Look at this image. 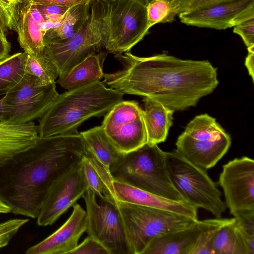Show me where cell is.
<instances>
[{
    "label": "cell",
    "mask_w": 254,
    "mask_h": 254,
    "mask_svg": "<svg viewBox=\"0 0 254 254\" xmlns=\"http://www.w3.org/2000/svg\"><path fill=\"white\" fill-rule=\"evenodd\" d=\"M124 68L104 73L103 83L124 94L154 99L176 111L196 105L217 86V68L208 61L181 60L166 54L139 57L115 55Z\"/></svg>",
    "instance_id": "6da1fadb"
},
{
    "label": "cell",
    "mask_w": 254,
    "mask_h": 254,
    "mask_svg": "<svg viewBox=\"0 0 254 254\" xmlns=\"http://www.w3.org/2000/svg\"><path fill=\"white\" fill-rule=\"evenodd\" d=\"M85 153L79 133L38 136L34 145L0 164V199L11 213L37 218L51 188Z\"/></svg>",
    "instance_id": "7a4b0ae2"
},
{
    "label": "cell",
    "mask_w": 254,
    "mask_h": 254,
    "mask_svg": "<svg viewBox=\"0 0 254 254\" xmlns=\"http://www.w3.org/2000/svg\"><path fill=\"white\" fill-rule=\"evenodd\" d=\"M124 95L100 81L59 94L39 119L38 135L78 133L77 128L84 122L105 116L123 100Z\"/></svg>",
    "instance_id": "3957f363"
},
{
    "label": "cell",
    "mask_w": 254,
    "mask_h": 254,
    "mask_svg": "<svg viewBox=\"0 0 254 254\" xmlns=\"http://www.w3.org/2000/svg\"><path fill=\"white\" fill-rule=\"evenodd\" d=\"M147 4L143 0H94L90 3V13L107 52L129 51L143 39L149 29Z\"/></svg>",
    "instance_id": "277c9868"
},
{
    "label": "cell",
    "mask_w": 254,
    "mask_h": 254,
    "mask_svg": "<svg viewBox=\"0 0 254 254\" xmlns=\"http://www.w3.org/2000/svg\"><path fill=\"white\" fill-rule=\"evenodd\" d=\"M110 172L115 181L169 199L187 202L174 186L167 167L166 152L157 144L146 143L122 154L110 167Z\"/></svg>",
    "instance_id": "5b68a950"
},
{
    "label": "cell",
    "mask_w": 254,
    "mask_h": 254,
    "mask_svg": "<svg viewBox=\"0 0 254 254\" xmlns=\"http://www.w3.org/2000/svg\"><path fill=\"white\" fill-rule=\"evenodd\" d=\"M132 254H143L154 239L190 227L198 219L173 211L116 200Z\"/></svg>",
    "instance_id": "8992f818"
},
{
    "label": "cell",
    "mask_w": 254,
    "mask_h": 254,
    "mask_svg": "<svg viewBox=\"0 0 254 254\" xmlns=\"http://www.w3.org/2000/svg\"><path fill=\"white\" fill-rule=\"evenodd\" d=\"M230 135L216 119L206 114L196 116L178 136L175 150L194 165L207 170L227 152Z\"/></svg>",
    "instance_id": "52a82bcc"
},
{
    "label": "cell",
    "mask_w": 254,
    "mask_h": 254,
    "mask_svg": "<svg viewBox=\"0 0 254 254\" xmlns=\"http://www.w3.org/2000/svg\"><path fill=\"white\" fill-rule=\"evenodd\" d=\"M167 167L175 188L187 202L222 217L227 207L222 193L206 170L182 156L175 150L166 152Z\"/></svg>",
    "instance_id": "ba28073f"
},
{
    "label": "cell",
    "mask_w": 254,
    "mask_h": 254,
    "mask_svg": "<svg viewBox=\"0 0 254 254\" xmlns=\"http://www.w3.org/2000/svg\"><path fill=\"white\" fill-rule=\"evenodd\" d=\"M86 204L89 236L99 242L110 254H132L115 201L101 199L87 188L82 197Z\"/></svg>",
    "instance_id": "9c48e42d"
},
{
    "label": "cell",
    "mask_w": 254,
    "mask_h": 254,
    "mask_svg": "<svg viewBox=\"0 0 254 254\" xmlns=\"http://www.w3.org/2000/svg\"><path fill=\"white\" fill-rule=\"evenodd\" d=\"M104 117L101 126L121 153L134 151L147 143L142 109L137 102L122 100Z\"/></svg>",
    "instance_id": "30bf717a"
},
{
    "label": "cell",
    "mask_w": 254,
    "mask_h": 254,
    "mask_svg": "<svg viewBox=\"0 0 254 254\" xmlns=\"http://www.w3.org/2000/svg\"><path fill=\"white\" fill-rule=\"evenodd\" d=\"M59 93L56 83L36 86L28 73L15 86L4 95L10 107V113L4 123L22 124L40 119L50 107Z\"/></svg>",
    "instance_id": "8fae6325"
},
{
    "label": "cell",
    "mask_w": 254,
    "mask_h": 254,
    "mask_svg": "<svg viewBox=\"0 0 254 254\" xmlns=\"http://www.w3.org/2000/svg\"><path fill=\"white\" fill-rule=\"evenodd\" d=\"M218 184L223 190L225 203L234 216L254 211V161L244 156L222 166Z\"/></svg>",
    "instance_id": "7c38bea8"
},
{
    "label": "cell",
    "mask_w": 254,
    "mask_h": 254,
    "mask_svg": "<svg viewBox=\"0 0 254 254\" xmlns=\"http://www.w3.org/2000/svg\"><path fill=\"white\" fill-rule=\"evenodd\" d=\"M102 39L97 21L90 16L81 29L68 40L46 44L45 56L57 68L61 77L89 54L100 52Z\"/></svg>",
    "instance_id": "4fadbf2b"
},
{
    "label": "cell",
    "mask_w": 254,
    "mask_h": 254,
    "mask_svg": "<svg viewBox=\"0 0 254 254\" xmlns=\"http://www.w3.org/2000/svg\"><path fill=\"white\" fill-rule=\"evenodd\" d=\"M87 189L80 162L51 188L37 218V224L40 226L52 225L82 197Z\"/></svg>",
    "instance_id": "5bb4252c"
},
{
    "label": "cell",
    "mask_w": 254,
    "mask_h": 254,
    "mask_svg": "<svg viewBox=\"0 0 254 254\" xmlns=\"http://www.w3.org/2000/svg\"><path fill=\"white\" fill-rule=\"evenodd\" d=\"M178 15L181 22L187 25L226 29L254 18V0H225Z\"/></svg>",
    "instance_id": "9a60e30c"
},
{
    "label": "cell",
    "mask_w": 254,
    "mask_h": 254,
    "mask_svg": "<svg viewBox=\"0 0 254 254\" xmlns=\"http://www.w3.org/2000/svg\"><path fill=\"white\" fill-rule=\"evenodd\" d=\"M31 0L9 3L0 0V17L7 29L16 32L18 41L24 52L38 57L43 53L44 34L31 13Z\"/></svg>",
    "instance_id": "2e32d148"
},
{
    "label": "cell",
    "mask_w": 254,
    "mask_h": 254,
    "mask_svg": "<svg viewBox=\"0 0 254 254\" xmlns=\"http://www.w3.org/2000/svg\"><path fill=\"white\" fill-rule=\"evenodd\" d=\"M68 219L55 232L42 241L29 248L26 254H68L78 245L86 232L87 216L85 210L75 203Z\"/></svg>",
    "instance_id": "e0dca14e"
},
{
    "label": "cell",
    "mask_w": 254,
    "mask_h": 254,
    "mask_svg": "<svg viewBox=\"0 0 254 254\" xmlns=\"http://www.w3.org/2000/svg\"><path fill=\"white\" fill-rule=\"evenodd\" d=\"M113 186L118 201L169 210L198 219V208L189 203L169 199L114 180Z\"/></svg>",
    "instance_id": "ac0fdd59"
},
{
    "label": "cell",
    "mask_w": 254,
    "mask_h": 254,
    "mask_svg": "<svg viewBox=\"0 0 254 254\" xmlns=\"http://www.w3.org/2000/svg\"><path fill=\"white\" fill-rule=\"evenodd\" d=\"M212 219L198 220L190 227L154 239L143 254H190L198 236L209 225Z\"/></svg>",
    "instance_id": "d6986e66"
},
{
    "label": "cell",
    "mask_w": 254,
    "mask_h": 254,
    "mask_svg": "<svg viewBox=\"0 0 254 254\" xmlns=\"http://www.w3.org/2000/svg\"><path fill=\"white\" fill-rule=\"evenodd\" d=\"M38 136V127L33 122L0 123V164L34 145Z\"/></svg>",
    "instance_id": "ffe728a7"
},
{
    "label": "cell",
    "mask_w": 254,
    "mask_h": 254,
    "mask_svg": "<svg viewBox=\"0 0 254 254\" xmlns=\"http://www.w3.org/2000/svg\"><path fill=\"white\" fill-rule=\"evenodd\" d=\"M108 52L89 54L68 72L58 78V83L66 90L100 81L104 77L103 66Z\"/></svg>",
    "instance_id": "44dd1931"
},
{
    "label": "cell",
    "mask_w": 254,
    "mask_h": 254,
    "mask_svg": "<svg viewBox=\"0 0 254 254\" xmlns=\"http://www.w3.org/2000/svg\"><path fill=\"white\" fill-rule=\"evenodd\" d=\"M143 101L142 115L147 134V143L153 145L164 142L172 125L174 111L148 97H144Z\"/></svg>",
    "instance_id": "7402d4cb"
},
{
    "label": "cell",
    "mask_w": 254,
    "mask_h": 254,
    "mask_svg": "<svg viewBox=\"0 0 254 254\" xmlns=\"http://www.w3.org/2000/svg\"><path fill=\"white\" fill-rule=\"evenodd\" d=\"M90 16V3L69 8L54 28L47 30L43 38L44 45L65 42L76 34Z\"/></svg>",
    "instance_id": "603a6c76"
},
{
    "label": "cell",
    "mask_w": 254,
    "mask_h": 254,
    "mask_svg": "<svg viewBox=\"0 0 254 254\" xmlns=\"http://www.w3.org/2000/svg\"><path fill=\"white\" fill-rule=\"evenodd\" d=\"M86 151L106 168H110L122 155L105 132L102 126H97L79 133Z\"/></svg>",
    "instance_id": "cb8c5ba5"
},
{
    "label": "cell",
    "mask_w": 254,
    "mask_h": 254,
    "mask_svg": "<svg viewBox=\"0 0 254 254\" xmlns=\"http://www.w3.org/2000/svg\"><path fill=\"white\" fill-rule=\"evenodd\" d=\"M27 54L19 52L0 62V95L18 84L26 74Z\"/></svg>",
    "instance_id": "d4e9b609"
},
{
    "label": "cell",
    "mask_w": 254,
    "mask_h": 254,
    "mask_svg": "<svg viewBox=\"0 0 254 254\" xmlns=\"http://www.w3.org/2000/svg\"><path fill=\"white\" fill-rule=\"evenodd\" d=\"M26 73L33 78L36 86H44L54 83L59 77L58 70L44 53L38 57L27 54Z\"/></svg>",
    "instance_id": "484cf974"
},
{
    "label": "cell",
    "mask_w": 254,
    "mask_h": 254,
    "mask_svg": "<svg viewBox=\"0 0 254 254\" xmlns=\"http://www.w3.org/2000/svg\"><path fill=\"white\" fill-rule=\"evenodd\" d=\"M234 230L244 254H254V211L234 216Z\"/></svg>",
    "instance_id": "4316f807"
},
{
    "label": "cell",
    "mask_w": 254,
    "mask_h": 254,
    "mask_svg": "<svg viewBox=\"0 0 254 254\" xmlns=\"http://www.w3.org/2000/svg\"><path fill=\"white\" fill-rule=\"evenodd\" d=\"M233 220L216 233L212 243L213 254H244L234 230Z\"/></svg>",
    "instance_id": "83f0119b"
},
{
    "label": "cell",
    "mask_w": 254,
    "mask_h": 254,
    "mask_svg": "<svg viewBox=\"0 0 254 254\" xmlns=\"http://www.w3.org/2000/svg\"><path fill=\"white\" fill-rule=\"evenodd\" d=\"M148 26L157 23L171 22L179 14L176 0H151L146 6Z\"/></svg>",
    "instance_id": "f1b7e54d"
},
{
    "label": "cell",
    "mask_w": 254,
    "mask_h": 254,
    "mask_svg": "<svg viewBox=\"0 0 254 254\" xmlns=\"http://www.w3.org/2000/svg\"><path fill=\"white\" fill-rule=\"evenodd\" d=\"M233 219L234 217L212 219L209 225L198 236L190 254H213L211 245L216 233L222 227L230 223Z\"/></svg>",
    "instance_id": "f546056e"
},
{
    "label": "cell",
    "mask_w": 254,
    "mask_h": 254,
    "mask_svg": "<svg viewBox=\"0 0 254 254\" xmlns=\"http://www.w3.org/2000/svg\"><path fill=\"white\" fill-rule=\"evenodd\" d=\"M80 165L87 188L92 190L100 199H105L106 195L105 185L99 175L89 161L85 154L82 157Z\"/></svg>",
    "instance_id": "4dcf8cb0"
},
{
    "label": "cell",
    "mask_w": 254,
    "mask_h": 254,
    "mask_svg": "<svg viewBox=\"0 0 254 254\" xmlns=\"http://www.w3.org/2000/svg\"><path fill=\"white\" fill-rule=\"evenodd\" d=\"M28 221V219L17 218L0 222V250L8 244L20 228Z\"/></svg>",
    "instance_id": "1f68e13d"
},
{
    "label": "cell",
    "mask_w": 254,
    "mask_h": 254,
    "mask_svg": "<svg viewBox=\"0 0 254 254\" xmlns=\"http://www.w3.org/2000/svg\"><path fill=\"white\" fill-rule=\"evenodd\" d=\"M34 4L45 21L54 23L60 22L65 13L69 8L65 6L52 4Z\"/></svg>",
    "instance_id": "d6a6232c"
},
{
    "label": "cell",
    "mask_w": 254,
    "mask_h": 254,
    "mask_svg": "<svg viewBox=\"0 0 254 254\" xmlns=\"http://www.w3.org/2000/svg\"><path fill=\"white\" fill-rule=\"evenodd\" d=\"M68 254H110L108 251L97 240L88 237Z\"/></svg>",
    "instance_id": "836d02e7"
},
{
    "label": "cell",
    "mask_w": 254,
    "mask_h": 254,
    "mask_svg": "<svg viewBox=\"0 0 254 254\" xmlns=\"http://www.w3.org/2000/svg\"><path fill=\"white\" fill-rule=\"evenodd\" d=\"M233 32L242 38L247 48L254 46V18L235 26Z\"/></svg>",
    "instance_id": "e575fe53"
},
{
    "label": "cell",
    "mask_w": 254,
    "mask_h": 254,
    "mask_svg": "<svg viewBox=\"0 0 254 254\" xmlns=\"http://www.w3.org/2000/svg\"><path fill=\"white\" fill-rule=\"evenodd\" d=\"M179 14L194 11L225 0H176Z\"/></svg>",
    "instance_id": "d590c367"
},
{
    "label": "cell",
    "mask_w": 254,
    "mask_h": 254,
    "mask_svg": "<svg viewBox=\"0 0 254 254\" xmlns=\"http://www.w3.org/2000/svg\"><path fill=\"white\" fill-rule=\"evenodd\" d=\"M7 28L0 17V62L8 57L11 44L6 37Z\"/></svg>",
    "instance_id": "8d00e7d4"
},
{
    "label": "cell",
    "mask_w": 254,
    "mask_h": 254,
    "mask_svg": "<svg viewBox=\"0 0 254 254\" xmlns=\"http://www.w3.org/2000/svg\"><path fill=\"white\" fill-rule=\"evenodd\" d=\"M33 3L39 4H52L68 8L75 5L90 3L94 0H31Z\"/></svg>",
    "instance_id": "74e56055"
},
{
    "label": "cell",
    "mask_w": 254,
    "mask_h": 254,
    "mask_svg": "<svg viewBox=\"0 0 254 254\" xmlns=\"http://www.w3.org/2000/svg\"><path fill=\"white\" fill-rule=\"evenodd\" d=\"M248 54L246 58L245 65L251 76L253 81H254V46L248 48Z\"/></svg>",
    "instance_id": "f35d334b"
},
{
    "label": "cell",
    "mask_w": 254,
    "mask_h": 254,
    "mask_svg": "<svg viewBox=\"0 0 254 254\" xmlns=\"http://www.w3.org/2000/svg\"><path fill=\"white\" fill-rule=\"evenodd\" d=\"M10 113V107L6 103L4 96L0 99V123H4Z\"/></svg>",
    "instance_id": "ab89813d"
},
{
    "label": "cell",
    "mask_w": 254,
    "mask_h": 254,
    "mask_svg": "<svg viewBox=\"0 0 254 254\" xmlns=\"http://www.w3.org/2000/svg\"><path fill=\"white\" fill-rule=\"evenodd\" d=\"M11 212V208L0 199V213H8Z\"/></svg>",
    "instance_id": "60d3db41"
},
{
    "label": "cell",
    "mask_w": 254,
    "mask_h": 254,
    "mask_svg": "<svg viewBox=\"0 0 254 254\" xmlns=\"http://www.w3.org/2000/svg\"><path fill=\"white\" fill-rule=\"evenodd\" d=\"M4 0L7 2H9V3H13V2H16V1H18L19 0Z\"/></svg>",
    "instance_id": "b9f144b4"
},
{
    "label": "cell",
    "mask_w": 254,
    "mask_h": 254,
    "mask_svg": "<svg viewBox=\"0 0 254 254\" xmlns=\"http://www.w3.org/2000/svg\"><path fill=\"white\" fill-rule=\"evenodd\" d=\"M143 0L145 1L146 2H147L148 3L149 1H150L151 0Z\"/></svg>",
    "instance_id": "7bdbcfd3"
}]
</instances>
